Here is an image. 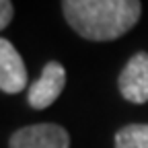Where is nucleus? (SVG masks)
Wrapping results in <instances>:
<instances>
[{
	"label": "nucleus",
	"instance_id": "7ed1b4c3",
	"mask_svg": "<svg viewBox=\"0 0 148 148\" xmlns=\"http://www.w3.org/2000/svg\"><path fill=\"white\" fill-rule=\"evenodd\" d=\"M117 84L125 101L136 105L148 101V51H138L127 60Z\"/></svg>",
	"mask_w": 148,
	"mask_h": 148
},
{
	"label": "nucleus",
	"instance_id": "0eeeda50",
	"mask_svg": "<svg viewBox=\"0 0 148 148\" xmlns=\"http://www.w3.org/2000/svg\"><path fill=\"white\" fill-rule=\"evenodd\" d=\"M12 14H14L12 2L10 0H0V29H6L10 25Z\"/></svg>",
	"mask_w": 148,
	"mask_h": 148
},
{
	"label": "nucleus",
	"instance_id": "423d86ee",
	"mask_svg": "<svg viewBox=\"0 0 148 148\" xmlns=\"http://www.w3.org/2000/svg\"><path fill=\"white\" fill-rule=\"evenodd\" d=\"M115 148H148V123H130L115 134Z\"/></svg>",
	"mask_w": 148,
	"mask_h": 148
},
{
	"label": "nucleus",
	"instance_id": "f257e3e1",
	"mask_svg": "<svg viewBox=\"0 0 148 148\" xmlns=\"http://www.w3.org/2000/svg\"><path fill=\"white\" fill-rule=\"evenodd\" d=\"M66 23L88 41H113L142 16L140 0H62Z\"/></svg>",
	"mask_w": 148,
	"mask_h": 148
},
{
	"label": "nucleus",
	"instance_id": "f03ea898",
	"mask_svg": "<svg viewBox=\"0 0 148 148\" xmlns=\"http://www.w3.org/2000/svg\"><path fill=\"white\" fill-rule=\"evenodd\" d=\"M8 148H70V134L58 123H33L16 130Z\"/></svg>",
	"mask_w": 148,
	"mask_h": 148
},
{
	"label": "nucleus",
	"instance_id": "39448f33",
	"mask_svg": "<svg viewBox=\"0 0 148 148\" xmlns=\"http://www.w3.org/2000/svg\"><path fill=\"white\" fill-rule=\"evenodd\" d=\"M27 68L21 53L8 39H0V90L6 95H16L25 90Z\"/></svg>",
	"mask_w": 148,
	"mask_h": 148
},
{
	"label": "nucleus",
	"instance_id": "20e7f679",
	"mask_svg": "<svg viewBox=\"0 0 148 148\" xmlns=\"http://www.w3.org/2000/svg\"><path fill=\"white\" fill-rule=\"evenodd\" d=\"M64 84H66V70H64V66L60 62H56V60H49L43 66V70H41V76L37 78L31 84V88H29V95H27L29 105L33 109L49 107L62 95Z\"/></svg>",
	"mask_w": 148,
	"mask_h": 148
}]
</instances>
